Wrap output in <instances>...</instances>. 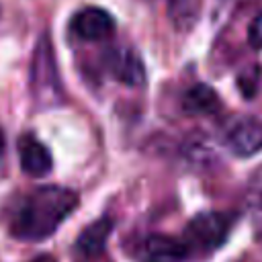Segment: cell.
<instances>
[{"label":"cell","mask_w":262,"mask_h":262,"mask_svg":"<svg viewBox=\"0 0 262 262\" xmlns=\"http://www.w3.org/2000/svg\"><path fill=\"white\" fill-rule=\"evenodd\" d=\"M78 194L63 186H39L23 194L8 219V231L16 239L41 242L76 211Z\"/></svg>","instance_id":"obj_1"},{"label":"cell","mask_w":262,"mask_h":262,"mask_svg":"<svg viewBox=\"0 0 262 262\" xmlns=\"http://www.w3.org/2000/svg\"><path fill=\"white\" fill-rule=\"evenodd\" d=\"M31 96L39 108H53L63 100L53 45L47 33L39 37L31 55Z\"/></svg>","instance_id":"obj_2"},{"label":"cell","mask_w":262,"mask_h":262,"mask_svg":"<svg viewBox=\"0 0 262 262\" xmlns=\"http://www.w3.org/2000/svg\"><path fill=\"white\" fill-rule=\"evenodd\" d=\"M231 227V219L225 213L217 211H207L199 213L186 227V235L190 237L192 244L205 248V250H215L219 248Z\"/></svg>","instance_id":"obj_3"},{"label":"cell","mask_w":262,"mask_h":262,"mask_svg":"<svg viewBox=\"0 0 262 262\" xmlns=\"http://www.w3.org/2000/svg\"><path fill=\"white\" fill-rule=\"evenodd\" d=\"M225 145L239 158L258 154L262 149V121L254 117L235 119L225 133Z\"/></svg>","instance_id":"obj_4"},{"label":"cell","mask_w":262,"mask_h":262,"mask_svg":"<svg viewBox=\"0 0 262 262\" xmlns=\"http://www.w3.org/2000/svg\"><path fill=\"white\" fill-rule=\"evenodd\" d=\"M106 63H108V72L113 74V78L119 80L121 84H125L129 88H139L145 84L143 61L133 49H129V47L113 49L106 57Z\"/></svg>","instance_id":"obj_5"},{"label":"cell","mask_w":262,"mask_h":262,"mask_svg":"<svg viewBox=\"0 0 262 262\" xmlns=\"http://www.w3.org/2000/svg\"><path fill=\"white\" fill-rule=\"evenodd\" d=\"M72 31L84 41H100L113 35L115 20L104 8L88 6L72 18Z\"/></svg>","instance_id":"obj_6"},{"label":"cell","mask_w":262,"mask_h":262,"mask_svg":"<svg viewBox=\"0 0 262 262\" xmlns=\"http://www.w3.org/2000/svg\"><path fill=\"white\" fill-rule=\"evenodd\" d=\"M143 262H184L188 258V246L170 235H147L137 250Z\"/></svg>","instance_id":"obj_7"},{"label":"cell","mask_w":262,"mask_h":262,"mask_svg":"<svg viewBox=\"0 0 262 262\" xmlns=\"http://www.w3.org/2000/svg\"><path fill=\"white\" fill-rule=\"evenodd\" d=\"M18 156H20V168L25 174L33 176V178H41L45 176L51 166H53V160H51V154L49 149L35 137L31 135H25L18 143Z\"/></svg>","instance_id":"obj_8"},{"label":"cell","mask_w":262,"mask_h":262,"mask_svg":"<svg viewBox=\"0 0 262 262\" xmlns=\"http://www.w3.org/2000/svg\"><path fill=\"white\" fill-rule=\"evenodd\" d=\"M115 223L111 217H100L96 221H92L88 227L82 229V233L78 235V242H76V248L88 256H94V254H100L106 246V239L113 231Z\"/></svg>","instance_id":"obj_9"},{"label":"cell","mask_w":262,"mask_h":262,"mask_svg":"<svg viewBox=\"0 0 262 262\" xmlns=\"http://www.w3.org/2000/svg\"><path fill=\"white\" fill-rule=\"evenodd\" d=\"M182 106L190 115H211V113L219 111L221 102H219L217 92L211 86L194 84V86H190L186 90V94L182 98Z\"/></svg>","instance_id":"obj_10"},{"label":"cell","mask_w":262,"mask_h":262,"mask_svg":"<svg viewBox=\"0 0 262 262\" xmlns=\"http://www.w3.org/2000/svg\"><path fill=\"white\" fill-rule=\"evenodd\" d=\"M201 0H168V16L178 31L190 29L199 18Z\"/></svg>","instance_id":"obj_11"},{"label":"cell","mask_w":262,"mask_h":262,"mask_svg":"<svg viewBox=\"0 0 262 262\" xmlns=\"http://www.w3.org/2000/svg\"><path fill=\"white\" fill-rule=\"evenodd\" d=\"M248 41L254 49H262V12L252 20L248 29Z\"/></svg>","instance_id":"obj_12"},{"label":"cell","mask_w":262,"mask_h":262,"mask_svg":"<svg viewBox=\"0 0 262 262\" xmlns=\"http://www.w3.org/2000/svg\"><path fill=\"white\" fill-rule=\"evenodd\" d=\"M29 262H55V258H51L49 254H43V256H37L33 260H29Z\"/></svg>","instance_id":"obj_13"},{"label":"cell","mask_w":262,"mask_h":262,"mask_svg":"<svg viewBox=\"0 0 262 262\" xmlns=\"http://www.w3.org/2000/svg\"><path fill=\"white\" fill-rule=\"evenodd\" d=\"M4 133H2V129H0V156H2V151H4Z\"/></svg>","instance_id":"obj_14"}]
</instances>
